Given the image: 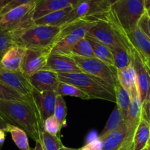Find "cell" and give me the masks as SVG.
Here are the masks:
<instances>
[{"mask_svg":"<svg viewBox=\"0 0 150 150\" xmlns=\"http://www.w3.org/2000/svg\"><path fill=\"white\" fill-rule=\"evenodd\" d=\"M40 142L44 150H60L63 146L59 137L52 136L45 131L42 132Z\"/></svg>","mask_w":150,"mask_h":150,"instance_id":"f1b7e54d","label":"cell"},{"mask_svg":"<svg viewBox=\"0 0 150 150\" xmlns=\"http://www.w3.org/2000/svg\"><path fill=\"white\" fill-rule=\"evenodd\" d=\"M114 94L116 97L117 106L120 108L123 119L125 121L130 103V93L124 87H122L119 82H117L116 86H114Z\"/></svg>","mask_w":150,"mask_h":150,"instance_id":"cb8c5ba5","label":"cell"},{"mask_svg":"<svg viewBox=\"0 0 150 150\" xmlns=\"http://www.w3.org/2000/svg\"><path fill=\"white\" fill-rule=\"evenodd\" d=\"M124 122L125 120L123 119L121 111H120V108L116 105L114 111H112L111 114L110 115L109 118H108L103 130H102V132L100 133V136H98V138L100 139H103L107 135H108L111 132L117 130Z\"/></svg>","mask_w":150,"mask_h":150,"instance_id":"484cf974","label":"cell"},{"mask_svg":"<svg viewBox=\"0 0 150 150\" xmlns=\"http://www.w3.org/2000/svg\"><path fill=\"white\" fill-rule=\"evenodd\" d=\"M114 67L117 70H122L130 66L132 63L131 52L123 45L112 48Z\"/></svg>","mask_w":150,"mask_h":150,"instance_id":"603a6c76","label":"cell"},{"mask_svg":"<svg viewBox=\"0 0 150 150\" xmlns=\"http://www.w3.org/2000/svg\"><path fill=\"white\" fill-rule=\"evenodd\" d=\"M148 144L150 145V139H149V144Z\"/></svg>","mask_w":150,"mask_h":150,"instance_id":"f907efd6","label":"cell"},{"mask_svg":"<svg viewBox=\"0 0 150 150\" xmlns=\"http://www.w3.org/2000/svg\"><path fill=\"white\" fill-rule=\"evenodd\" d=\"M56 93L57 95H61V96H71L79 98L82 100H90V98L82 92L80 89L76 87V86L70 83H64V82L59 81L57 84L56 88Z\"/></svg>","mask_w":150,"mask_h":150,"instance_id":"4316f807","label":"cell"},{"mask_svg":"<svg viewBox=\"0 0 150 150\" xmlns=\"http://www.w3.org/2000/svg\"><path fill=\"white\" fill-rule=\"evenodd\" d=\"M95 21L86 18H79L61 26V32L52 46L51 54L68 56L75 44L85 38Z\"/></svg>","mask_w":150,"mask_h":150,"instance_id":"5b68a950","label":"cell"},{"mask_svg":"<svg viewBox=\"0 0 150 150\" xmlns=\"http://www.w3.org/2000/svg\"><path fill=\"white\" fill-rule=\"evenodd\" d=\"M9 1H10V0H9Z\"/></svg>","mask_w":150,"mask_h":150,"instance_id":"db71d44e","label":"cell"},{"mask_svg":"<svg viewBox=\"0 0 150 150\" xmlns=\"http://www.w3.org/2000/svg\"><path fill=\"white\" fill-rule=\"evenodd\" d=\"M59 81L70 83L86 93L90 99L116 103L114 89L101 79L85 73H57Z\"/></svg>","mask_w":150,"mask_h":150,"instance_id":"7a4b0ae2","label":"cell"},{"mask_svg":"<svg viewBox=\"0 0 150 150\" xmlns=\"http://www.w3.org/2000/svg\"><path fill=\"white\" fill-rule=\"evenodd\" d=\"M142 150H148V149H147V147H146V148H144V149H142Z\"/></svg>","mask_w":150,"mask_h":150,"instance_id":"681fc988","label":"cell"},{"mask_svg":"<svg viewBox=\"0 0 150 150\" xmlns=\"http://www.w3.org/2000/svg\"><path fill=\"white\" fill-rule=\"evenodd\" d=\"M67 1H68L70 4H71L72 7H74L75 6L77 5L79 2H81V1H83V0H67Z\"/></svg>","mask_w":150,"mask_h":150,"instance_id":"b9f144b4","label":"cell"},{"mask_svg":"<svg viewBox=\"0 0 150 150\" xmlns=\"http://www.w3.org/2000/svg\"><path fill=\"white\" fill-rule=\"evenodd\" d=\"M36 142V144H35V148L32 150H44L40 141H38V142Z\"/></svg>","mask_w":150,"mask_h":150,"instance_id":"60d3db41","label":"cell"},{"mask_svg":"<svg viewBox=\"0 0 150 150\" xmlns=\"http://www.w3.org/2000/svg\"><path fill=\"white\" fill-rule=\"evenodd\" d=\"M117 77L119 83L129 93L137 86L136 72L132 64L122 70H117Z\"/></svg>","mask_w":150,"mask_h":150,"instance_id":"44dd1931","label":"cell"},{"mask_svg":"<svg viewBox=\"0 0 150 150\" xmlns=\"http://www.w3.org/2000/svg\"><path fill=\"white\" fill-rule=\"evenodd\" d=\"M142 117H144L150 125V102L145 100L142 104Z\"/></svg>","mask_w":150,"mask_h":150,"instance_id":"8d00e7d4","label":"cell"},{"mask_svg":"<svg viewBox=\"0 0 150 150\" xmlns=\"http://www.w3.org/2000/svg\"><path fill=\"white\" fill-rule=\"evenodd\" d=\"M147 14H148V13H147ZM148 15H149V16L150 17V14H148Z\"/></svg>","mask_w":150,"mask_h":150,"instance_id":"816d5d0a","label":"cell"},{"mask_svg":"<svg viewBox=\"0 0 150 150\" xmlns=\"http://www.w3.org/2000/svg\"><path fill=\"white\" fill-rule=\"evenodd\" d=\"M0 115L8 123L23 129L35 142L40 141L43 121L32 98L24 101L0 100Z\"/></svg>","mask_w":150,"mask_h":150,"instance_id":"6da1fadb","label":"cell"},{"mask_svg":"<svg viewBox=\"0 0 150 150\" xmlns=\"http://www.w3.org/2000/svg\"><path fill=\"white\" fill-rule=\"evenodd\" d=\"M146 13H147L148 14H150V9H149L148 10H146Z\"/></svg>","mask_w":150,"mask_h":150,"instance_id":"c3c4849f","label":"cell"},{"mask_svg":"<svg viewBox=\"0 0 150 150\" xmlns=\"http://www.w3.org/2000/svg\"><path fill=\"white\" fill-rule=\"evenodd\" d=\"M33 89L38 92L56 90L59 82L57 73L49 70H41L28 77Z\"/></svg>","mask_w":150,"mask_h":150,"instance_id":"7c38bea8","label":"cell"},{"mask_svg":"<svg viewBox=\"0 0 150 150\" xmlns=\"http://www.w3.org/2000/svg\"><path fill=\"white\" fill-rule=\"evenodd\" d=\"M108 2H109V4L111 5V4H113L114 3H115L117 0H108Z\"/></svg>","mask_w":150,"mask_h":150,"instance_id":"bcb514c9","label":"cell"},{"mask_svg":"<svg viewBox=\"0 0 150 150\" xmlns=\"http://www.w3.org/2000/svg\"><path fill=\"white\" fill-rule=\"evenodd\" d=\"M16 45L14 38L10 32L0 29V59L7 50Z\"/></svg>","mask_w":150,"mask_h":150,"instance_id":"1f68e13d","label":"cell"},{"mask_svg":"<svg viewBox=\"0 0 150 150\" xmlns=\"http://www.w3.org/2000/svg\"><path fill=\"white\" fill-rule=\"evenodd\" d=\"M83 73L98 78L114 89L118 82L117 77V69L110 66L97 58H84L70 55Z\"/></svg>","mask_w":150,"mask_h":150,"instance_id":"52a82bcc","label":"cell"},{"mask_svg":"<svg viewBox=\"0 0 150 150\" xmlns=\"http://www.w3.org/2000/svg\"><path fill=\"white\" fill-rule=\"evenodd\" d=\"M126 35L132 46L141 55L150 59V39L138 26L130 32H127Z\"/></svg>","mask_w":150,"mask_h":150,"instance_id":"e0dca14e","label":"cell"},{"mask_svg":"<svg viewBox=\"0 0 150 150\" xmlns=\"http://www.w3.org/2000/svg\"><path fill=\"white\" fill-rule=\"evenodd\" d=\"M5 131L0 129V144H2L4 143V140H5Z\"/></svg>","mask_w":150,"mask_h":150,"instance_id":"ab89813d","label":"cell"},{"mask_svg":"<svg viewBox=\"0 0 150 150\" xmlns=\"http://www.w3.org/2000/svg\"><path fill=\"white\" fill-rule=\"evenodd\" d=\"M143 57V56H142ZM144 59V62L145 66H146V70H147L148 75H149V88H148V91H147V95H146V100L149 101L150 102V62L148 59L145 58V57H143Z\"/></svg>","mask_w":150,"mask_h":150,"instance_id":"74e56055","label":"cell"},{"mask_svg":"<svg viewBox=\"0 0 150 150\" xmlns=\"http://www.w3.org/2000/svg\"><path fill=\"white\" fill-rule=\"evenodd\" d=\"M149 62H150V59H149Z\"/></svg>","mask_w":150,"mask_h":150,"instance_id":"f5cc1de1","label":"cell"},{"mask_svg":"<svg viewBox=\"0 0 150 150\" xmlns=\"http://www.w3.org/2000/svg\"><path fill=\"white\" fill-rule=\"evenodd\" d=\"M110 7L108 0H83L73 7L67 23L79 18L102 15L109 11Z\"/></svg>","mask_w":150,"mask_h":150,"instance_id":"ba28073f","label":"cell"},{"mask_svg":"<svg viewBox=\"0 0 150 150\" xmlns=\"http://www.w3.org/2000/svg\"><path fill=\"white\" fill-rule=\"evenodd\" d=\"M144 0H117L111 4L108 15L125 32H130L146 13Z\"/></svg>","mask_w":150,"mask_h":150,"instance_id":"277c9868","label":"cell"},{"mask_svg":"<svg viewBox=\"0 0 150 150\" xmlns=\"http://www.w3.org/2000/svg\"><path fill=\"white\" fill-rule=\"evenodd\" d=\"M7 124H8V122L0 115V129L5 131V129L7 127Z\"/></svg>","mask_w":150,"mask_h":150,"instance_id":"f35d334b","label":"cell"},{"mask_svg":"<svg viewBox=\"0 0 150 150\" xmlns=\"http://www.w3.org/2000/svg\"><path fill=\"white\" fill-rule=\"evenodd\" d=\"M5 132L10 133L15 144L21 150H32L29 146L27 134L23 129L8 123Z\"/></svg>","mask_w":150,"mask_h":150,"instance_id":"7402d4cb","label":"cell"},{"mask_svg":"<svg viewBox=\"0 0 150 150\" xmlns=\"http://www.w3.org/2000/svg\"><path fill=\"white\" fill-rule=\"evenodd\" d=\"M150 139V125L142 117L133 135V150H142L147 146Z\"/></svg>","mask_w":150,"mask_h":150,"instance_id":"ffe728a7","label":"cell"},{"mask_svg":"<svg viewBox=\"0 0 150 150\" xmlns=\"http://www.w3.org/2000/svg\"><path fill=\"white\" fill-rule=\"evenodd\" d=\"M26 48L14 45L0 59V68L10 72H21L22 62Z\"/></svg>","mask_w":150,"mask_h":150,"instance_id":"2e32d148","label":"cell"},{"mask_svg":"<svg viewBox=\"0 0 150 150\" xmlns=\"http://www.w3.org/2000/svg\"><path fill=\"white\" fill-rule=\"evenodd\" d=\"M72 10H73V7H69L67 8L62 9V10L53 12L43 17H41L34 21L35 24L60 26L61 27L67 23Z\"/></svg>","mask_w":150,"mask_h":150,"instance_id":"d6986e66","label":"cell"},{"mask_svg":"<svg viewBox=\"0 0 150 150\" xmlns=\"http://www.w3.org/2000/svg\"><path fill=\"white\" fill-rule=\"evenodd\" d=\"M70 55L77 56L84 58H95L90 42L86 37L81 39L75 44L68 56Z\"/></svg>","mask_w":150,"mask_h":150,"instance_id":"83f0119b","label":"cell"},{"mask_svg":"<svg viewBox=\"0 0 150 150\" xmlns=\"http://www.w3.org/2000/svg\"><path fill=\"white\" fill-rule=\"evenodd\" d=\"M146 147H147L148 150H150V145H149V144H148V145H147V146H146Z\"/></svg>","mask_w":150,"mask_h":150,"instance_id":"7dc6e473","label":"cell"},{"mask_svg":"<svg viewBox=\"0 0 150 150\" xmlns=\"http://www.w3.org/2000/svg\"><path fill=\"white\" fill-rule=\"evenodd\" d=\"M61 32L60 26L34 24L20 31L11 32L16 45L25 48H51Z\"/></svg>","mask_w":150,"mask_h":150,"instance_id":"3957f363","label":"cell"},{"mask_svg":"<svg viewBox=\"0 0 150 150\" xmlns=\"http://www.w3.org/2000/svg\"><path fill=\"white\" fill-rule=\"evenodd\" d=\"M0 81L26 98H32L33 87L22 72H10L0 68Z\"/></svg>","mask_w":150,"mask_h":150,"instance_id":"30bf717a","label":"cell"},{"mask_svg":"<svg viewBox=\"0 0 150 150\" xmlns=\"http://www.w3.org/2000/svg\"><path fill=\"white\" fill-rule=\"evenodd\" d=\"M62 127L59 121L54 115L47 118L43 122V131L46 132L52 136L59 137L60 130H61Z\"/></svg>","mask_w":150,"mask_h":150,"instance_id":"d6a6232c","label":"cell"},{"mask_svg":"<svg viewBox=\"0 0 150 150\" xmlns=\"http://www.w3.org/2000/svg\"><path fill=\"white\" fill-rule=\"evenodd\" d=\"M67 113V105H66L65 100L62 96L57 95L54 116L57 117V120L59 121L62 127H64L66 125Z\"/></svg>","mask_w":150,"mask_h":150,"instance_id":"f546056e","label":"cell"},{"mask_svg":"<svg viewBox=\"0 0 150 150\" xmlns=\"http://www.w3.org/2000/svg\"><path fill=\"white\" fill-rule=\"evenodd\" d=\"M35 7V3L23 4L14 7L0 16V29L13 32L34 25Z\"/></svg>","mask_w":150,"mask_h":150,"instance_id":"8992f818","label":"cell"},{"mask_svg":"<svg viewBox=\"0 0 150 150\" xmlns=\"http://www.w3.org/2000/svg\"><path fill=\"white\" fill-rule=\"evenodd\" d=\"M57 95L55 90L42 92H38L35 89L33 90L32 98L36 103L43 122L47 118L54 115Z\"/></svg>","mask_w":150,"mask_h":150,"instance_id":"9a60e30c","label":"cell"},{"mask_svg":"<svg viewBox=\"0 0 150 150\" xmlns=\"http://www.w3.org/2000/svg\"><path fill=\"white\" fill-rule=\"evenodd\" d=\"M102 149V140L99 138L91 141L79 150H101Z\"/></svg>","mask_w":150,"mask_h":150,"instance_id":"d590c367","label":"cell"},{"mask_svg":"<svg viewBox=\"0 0 150 150\" xmlns=\"http://www.w3.org/2000/svg\"><path fill=\"white\" fill-rule=\"evenodd\" d=\"M38 0H10V1H9L5 4V6L1 10V12H0V16L3 15L4 13H7V11H9L11 9L18 7V6L29 4V3H35Z\"/></svg>","mask_w":150,"mask_h":150,"instance_id":"836d02e7","label":"cell"},{"mask_svg":"<svg viewBox=\"0 0 150 150\" xmlns=\"http://www.w3.org/2000/svg\"><path fill=\"white\" fill-rule=\"evenodd\" d=\"M144 6L146 10L150 9V0H144Z\"/></svg>","mask_w":150,"mask_h":150,"instance_id":"ee69618b","label":"cell"},{"mask_svg":"<svg viewBox=\"0 0 150 150\" xmlns=\"http://www.w3.org/2000/svg\"><path fill=\"white\" fill-rule=\"evenodd\" d=\"M45 70L57 73H83L75 60L70 56L50 54Z\"/></svg>","mask_w":150,"mask_h":150,"instance_id":"4fadbf2b","label":"cell"},{"mask_svg":"<svg viewBox=\"0 0 150 150\" xmlns=\"http://www.w3.org/2000/svg\"><path fill=\"white\" fill-rule=\"evenodd\" d=\"M60 150H79V149H72V148H69V147H66L63 145L61 148H60Z\"/></svg>","mask_w":150,"mask_h":150,"instance_id":"f6af8a7d","label":"cell"},{"mask_svg":"<svg viewBox=\"0 0 150 150\" xmlns=\"http://www.w3.org/2000/svg\"><path fill=\"white\" fill-rule=\"evenodd\" d=\"M130 95V103L125 122L127 125L128 133L133 136L142 118V102L141 100L138 86H136L131 91Z\"/></svg>","mask_w":150,"mask_h":150,"instance_id":"5bb4252c","label":"cell"},{"mask_svg":"<svg viewBox=\"0 0 150 150\" xmlns=\"http://www.w3.org/2000/svg\"><path fill=\"white\" fill-rule=\"evenodd\" d=\"M132 65L134 68L137 79V86L142 104L146 100L149 88V75L142 55L133 47L131 51Z\"/></svg>","mask_w":150,"mask_h":150,"instance_id":"8fae6325","label":"cell"},{"mask_svg":"<svg viewBox=\"0 0 150 150\" xmlns=\"http://www.w3.org/2000/svg\"><path fill=\"white\" fill-rule=\"evenodd\" d=\"M32 98H26L0 81V100H28Z\"/></svg>","mask_w":150,"mask_h":150,"instance_id":"4dcf8cb0","label":"cell"},{"mask_svg":"<svg viewBox=\"0 0 150 150\" xmlns=\"http://www.w3.org/2000/svg\"><path fill=\"white\" fill-rule=\"evenodd\" d=\"M137 26L150 39V17L146 11L139 21Z\"/></svg>","mask_w":150,"mask_h":150,"instance_id":"e575fe53","label":"cell"},{"mask_svg":"<svg viewBox=\"0 0 150 150\" xmlns=\"http://www.w3.org/2000/svg\"><path fill=\"white\" fill-rule=\"evenodd\" d=\"M9 1V0H0V12L2 10L3 7L5 6V4H7Z\"/></svg>","mask_w":150,"mask_h":150,"instance_id":"7bdbcfd3","label":"cell"},{"mask_svg":"<svg viewBox=\"0 0 150 150\" xmlns=\"http://www.w3.org/2000/svg\"><path fill=\"white\" fill-rule=\"evenodd\" d=\"M86 38L90 42L91 46L93 49L94 54H95V58L98 59L99 60L103 62L104 63L108 64V65L114 67V58H113L111 48L91 39V38H87V37H86Z\"/></svg>","mask_w":150,"mask_h":150,"instance_id":"d4e9b609","label":"cell"},{"mask_svg":"<svg viewBox=\"0 0 150 150\" xmlns=\"http://www.w3.org/2000/svg\"><path fill=\"white\" fill-rule=\"evenodd\" d=\"M72 7L67 0H38L33 13L34 21L57 10Z\"/></svg>","mask_w":150,"mask_h":150,"instance_id":"ac0fdd59","label":"cell"},{"mask_svg":"<svg viewBox=\"0 0 150 150\" xmlns=\"http://www.w3.org/2000/svg\"><path fill=\"white\" fill-rule=\"evenodd\" d=\"M51 50V48H26L22 62V73L29 77L36 72L43 70Z\"/></svg>","mask_w":150,"mask_h":150,"instance_id":"9c48e42d","label":"cell"}]
</instances>
